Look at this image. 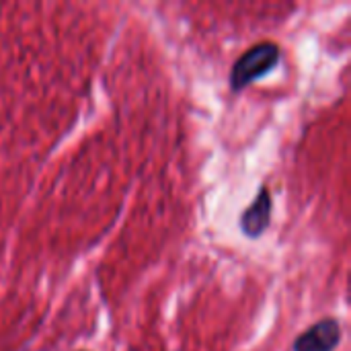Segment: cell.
Wrapping results in <instances>:
<instances>
[{"instance_id": "obj_3", "label": "cell", "mask_w": 351, "mask_h": 351, "mask_svg": "<svg viewBox=\"0 0 351 351\" xmlns=\"http://www.w3.org/2000/svg\"><path fill=\"white\" fill-rule=\"evenodd\" d=\"M271 212H274V197L267 185L259 187L257 197L245 208V212L239 218V228L247 239H259L265 234V230L271 224Z\"/></svg>"}, {"instance_id": "obj_2", "label": "cell", "mask_w": 351, "mask_h": 351, "mask_svg": "<svg viewBox=\"0 0 351 351\" xmlns=\"http://www.w3.org/2000/svg\"><path fill=\"white\" fill-rule=\"evenodd\" d=\"M341 323L327 317L300 333L292 343V351H335L341 343Z\"/></svg>"}, {"instance_id": "obj_1", "label": "cell", "mask_w": 351, "mask_h": 351, "mask_svg": "<svg viewBox=\"0 0 351 351\" xmlns=\"http://www.w3.org/2000/svg\"><path fill=\"white\" fill-rule=\"evenodd\" d=\"M282 60V49L274 41H261L253 47H249L230 70V90L241 93L253 82L267 76Z\"/></svg>"}]
</instances>
